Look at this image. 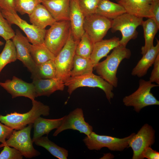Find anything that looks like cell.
I'll list each match as a JSON object with an SVG mask.
<instances>
[{"mask_svg": "<svg viewBox=\"0 0 159 159\" xmlns=\"http://www.w3.org/2000/svg\"><path fill=\"white\" fill-rule=\"evenodd\" d=\"M68 129L77 130L87 136H89L93 131L92 127L85 120L82 110L79 108H76L67 115L64 116L61 124L53 135L56 136L62 131Z\"/></svg>", "mask_w": 159, "mask_h": 159, "instance_id": "cell-13", "label": "cell"}, {"mask_svg": "<svg viewBox=\"0 0 159 159\" xmlns=\"http://www.w3.org/2000/svg\"><path fill=\"white\" fill-rule=\"evenodd\" d=\"M14 3L17 12L22 15H29L41 2L40 0H14Z\"/></svg>", "mask_w": 159, "mask_h": 159, "instance_id": "cell-31", "label": "cell"}, {"mask_svg": "<svg viewBox=\"0 0 159 159\" xmlns=\"http://www.w3.org/2000/svg\"><path fill=\"white\" fill-rule=\"evenodd\" d=\"M1 11L3 16L11 25H16L24 32L29 42L32 44L44 43L46 31L45 29H42L32 24H28L21 19L17 14H11L2 9Z\"/></svg>", "mask_w": 159, "mask_h": 159, "instance_id": "cell-14", "label": "cell"}, {"mask_svg": "<svg viewBox=\"0 0 159 159\" xmlns=\"http://www.w3.org/2000/svg\"><path fill=\"white\" fill-rule=\"evenodd\" d=\"M152 18L159 27V1L153 2L152 9Z\"/></svg>", "mask_w": 159, "mask_h": 159, "instance_id": "cell-40", "label": "cell"}, {"mask_svg": "<svg viewBox=\"0 0 159 159\" xmlns=\"http://www.w3.org/2000/svg\"><path fill=\"white\" fill-rule=\"evenodd\" d=\"M94 66L90 58H86L75 54L70 77L79 76L92 73Z\"/></svg>", "mask_w": 159, "mask_h": 159, "instance_id": "cell-27", "label": "cell"}, {"mask_svg": "<svg viewBox=\"0 0 159 159\" xmlns=\"http://www.w3.org/2000/svg\"><path fill=\"white\" fill-rule=\"evenodd\" d=\"M28 16L32 24L42 29L52 25L56 21L46 7L42 4H38Z\"/></svg>", "mask_w": 159, "mask_h": 159, "instance_id": "cell-23", "label": "cell"}, {"mask_svg": "<svg viewBox=\"0 0 159 159\" xmlns=\"http://www.w3.org/2000/svg\"><path fill=\"white\" fill-rule=\"evenodd\" d=\"M71 32L69 21H56L46 30L44 43L56 56L66 43Z\"/></svg>", "mask_w": 159, "mask_h": 159, "instance_id": "cell-7", "label": "cell"}, {"mask_svg": "<svg viewBox=\"0 0 159 159\" xmlns=\"http://www.w3.org/2000/svg\"><path fill=\"white\" fill-rule=\"evenodd\" d=\"M0 7V36L6 41L11 39L15 34V32L11 24L3 16Z\"/></svg>", "mask_w": 159, "mask_h": 159, "instance_id": "cell-33", "label": "cell"}, {"mask_svg": "<svg viewBox=\"0 0 159 159\" xmlns=\"http://www.w3.org/2000/svg\"><path fill=\"white\" fill-rule=\"evenodd\" d=\"M135 133L120 138L111 136L100 135L92 131L89 136L83 140L87 148L90 150H100L104 147L112 151H123L128 148L129 141Z\"/></svg>", "mask_w": 159, "mask_h": 159, "instance_id": "cell-8", "label": "cell"}, {"mask_svg": "<svg viewBox=\"0 0 159 159\" xmlns=\"http://www.w3.org/2000/svg\"><path fill=\"white\" fill-rule=\"evenodd\" d=\"M85 16L79 6L78 0H70L69 21L74 39L79 41L85 33L83 24Z\"/></svg>", "mask_w": 159, "mask_h": 159, "instance_id": "cell-17", "label": "cell"}, {"mask_svg": "<svg viewBox=\"0 0 159 159\" xmlns=\"http://www.w3.org/2000/svg\"><path fill=\"white\" fill-rule=\"evenodd\" d=\"M79 41L74 39L71 32L66 43L54 60L56 78L64 83L70 77L76 48Z\"/></svg>", "mask_w": 159, "mask_h": 159, "instance_id": "cell-5", "label": "cell"}, {"mask_svg": "<svg viewBox=\"0 0 159 159\" xmlns=\"http://www.w3.org/2000/svg\"><path fill=\"white\" fill-rule=\"evenodd\" d=\"M36 97H49L56 91H63L65 86L62 81L56 79H39L32 80Z\"/></svg>", "mask_w": 159, "mask_h": 159, "instance_id": "cell-19", "label": "cell"}, {"mask_svg": "<svg viewBox=\"0 0 159 159\" xmlns=\"http://www.w3.org/2000/svg\"><path fill=\"white\" fill-rule=\"evenodd\" d=\"M0 86L11 95L12 98L24 97L32 100L36 97L33 83L27 82L15 76H13L11 80L0 82Z\"/></svg>", "mask_w": 159, "mask_h": 159, "instance_id": "cell-15", "label": "cell"}, {"mask_svg": "<svg viewBox=\"0 0 159 159\" xmlns=\"http://www.w3.org/2000/svg\"><path fill=\"white\" fill-rule=\"evenodd\" d=\"M32 107L27 112L20 113L15 112L5 115H0V122L13 130H20L27 125L33 124L38 117L49 115V107L35 99L32 100Z\"/></svg>", "mask_w": 159, "mask_h": 159, "instance_id": "cell-2", "label": "cell"}, {"mask_svg": "<svg viewBox=\"0 0 159 159\" xmlns=\"http://www.w3.org/2000/svg\"><path fill=\"white\" fill-rule=\"evenodd\" d=\"M40 79H56V67L54 60L37 65Z\"/></svg>", "mask_w": 159, "mask_h": 159, "instance_id": "cell-32", "label": "cell"}, {"mask_svg": "<svg viewBox=\"0 0 159 159\" xmlns=\"http://www.w3.org/2000/svg\"><path fill=\"white\" fill-rule=\"evenodd\" d=\"M94 43L85 32L78 43L75 54L86 58H90Z\"/></svg>", "mask_w": 159, "mask_h": 159, "instance_id": "cell-30", "label": "cell"}, {"mask_svg": "<svg viewBox=\"0 0 159 159\" xmlns=\"http://www.w3.org/2000/svg\"><path fill=\"white\" fill-rule=\"evenodd\" d=\"M30 53L37 65L51 60H54L55 56L46 47L44 43L31 44Z\"/></svg>", "mask_w": 159, "mask_h": 159, "instance_id": "cell-28", "label": "cell"}, {"mask_svg": "<svg viewBox=\"0 0 159 159\" xmlns=\"http://www.w3.org/2000/svg\"><path fill=\"white\" fill-rule=\"evenodd\" d=\"M64 116L56 119H47L40 116L37 118L33 123L34 132L32 140L43 136L47 135L52 130L57 129L61 124Z\"/></svg>", "mask_w": 159, "mask_h": 159, "instance_id": "cell-22", "label": "cell"}, {"mask_svg": "<svg viewBox=\"0 0 159 159\" xmlns=\"http://www.w3.org/2000/svg\"><path fill=\"white\" fill-rule=\"evenodd\" d=\"M120 39L114 37L103 39L94 43L90 59L94 67L112 49L119 45Z\"/></svg>", "mask_w": 159, "mask_h": 159, "instance_id": "cell-21", "label": "cell"}, {"mask_svg": "<svg viewBox=\"0 0 159 159\" xmlns=\"http://www.w3.org/2000/svg\"><path fill=\"white\" fill-rule=\"evenodd\" d=\"M4 44V42L0 41V47L2 46Z\"/></svg>", "mask_w": 159, "mask_h": 159, "instance_id": "cell-41", "label": "cell"}, {"mask_svg": "<svg viewBox=\"0 0 159 159\" xmlns=\"http://www.w3.org/2000/svg\"><path fill=\"white\" fill-rule=\"evenodd\" d=\"M117 3L124 7L126 13L139 18H153L152 0H120Z\"/></svg>", "mask_w": 159, "mask_h": 159, "instance_id": "cell-16", "label": "cell"}, {"mask_svg": "<svg viewBox=\"0 0 159 159\" xmlns=\"http://www.w3.org/2000/svg\"><path fill=\"white\" fill-rule=\"evenodd\" d=\"M33 124L19 130H14L9 137L0 144V148L5 145L17 149L26 158H32L39 155L40 153L33 147L31 137V132Z\"/></svg>", "mask_w": 159, "mask_h": 159, "instance_id": "cell-6", "label": "cell"}, {"mask_svg": "<svg viewBox=\"0 0 159 159\" xmlns=\"http://www.w3.org/2000/svg\"><path fill=\"white\" fill-rule=\"evenodd\" d=\"M144 158L148 159H159V152L153 150L151 147L147 148L144 150L143 154Z\"/></svg>", "mask_w": 159, "mask_h": 159, "instance_id": "cell-39", "label": "cell"}, {"mask_svg": "<svg viewBox=\"0 0 159 159\" xmlns=\"http://www.w3.org/2000/svg\"><path fill=\"white\" fill-rule=\"evenodd\" d=\"M0 153V159H22L23 156L16 148L5 145Z\"/></svg>", "mask_w": 159, "mask_h": 159, "instance_id": "cell-35", "label": "cell"}, {"mask_svg": "<svg viewBox=\"0 0 159 159\" xmlns=\"http://www.w3.org/2000/svg\"><path fill=\"white\" fill-rule=\"evenodd\" d=\"M155 131L148 124L143 125L137 134L130 140L128 147L133 151L132 159H143V154L147 147H151L155 142Z\"/></svg>", "mask_w": 159, "mask_h": 159, "instance_id": "cell-12", "label": "cell"}, {"mask_svg": "<svg viewBox=\"0 0 159 159\" xmlns=\"http://www.w3.org/2000/svg\"><path fill=\"white\" fill-rule=\"evenodd\" d=\"M14 130L0 122V142L4 143L9 137Z\"/></svg>", "mask_w": 159, "mask_h": 159, "instance_id": "cell-37", "label": "cell"}, {"mask_svg": "<svg viewBox=\"0 0 159 159\" xmlns=\"http://www.w3.org/2000/svg\"><path fill=\"white\" fill-rule=\"evenodd\" d=\"M16 49L17 59L22 62L31 74L32 80L40 79L37 65L30 53V46L27 38L16 29L15 34L11 39Z\"/></svg>", "mask_w": 159, "mask_h": 159, "instance_id": "cell-10", "label": "cell"}, {"mask_svg": "<svg viewBox=\"0 0 159 159\" xmlns=\"http://www.w3.org/2000/svg\"><path fill=\"white\" fill-rule=\"evenodd\" d=\"M143 28L145 43L141 48V54L144 55L151 47L153 46V40L159 29L153 19L148 18L143 21L141 25Z\"/></svg>", "mask_w": 159, "mask_h": 159, "instance_id": "cell-25", "label": "cell"}, {"mask_svg": "<svg viewBox=\"0 0 159 159\" xmlns=\"http://www.w3.org/2000/svg\"><path fill=\"white\" fill-rule=\"evenodd\" d=\"M65 86L67 87V92L69 95L77 88L82 87H97L105 92L108 101L113 98L112 92L113 87L99 75L92 72L82 75L70 77L64 82Z\"/></svg>", "mask_w": 159, "mask_h": 159, "instance_id": "cell-3", "label": "cell"}, {"mask_svg": "<svg viewBox=\"0 0 159 159\" xmlns=\"http://www.w3.org/2000/svg\"><path fill=\"white\" fill-rule=\"evenodd\" d=\"M153 68L149 81L159 85V54L157 55L153 63Z\"/></svg>", "mask_w": 159, "mask_h": 159, "instance_id": "cell-36", "label": "cell"}, {"mask_svg": "<svg viewBox=\"0 0 159 159\" xmlns=\"http://www.w3.org/2000/svg\"><path fill=\"white\" fill-rule=\"evenodd\" d=\"M17 59L15 47L12 40L6 41L4 47L0 54V74L8 64L15 61Z\"/></svg>", "mask_w": 159, "mask_h": 159, "instance_id": "cell-29", "label": "cell"}, {"mask_svg": "<svg viewBox=\"0 0 159 159\" xmlns=\"http://www.w3.org/2000/svg\"><path fill=\"white\" fill-rule=\"evenodd\" d=\"M14 0H0V7L1 9L11 14H17L14 6Z\"/></svg>", "mask_w": 159, "mask_h": 159, "instance_id": "cell-38", "label": "cell"}, {"mask_svg": "<svg viewBox=\"0 0 159 159\" xmlns=\"http://www.w3.org/2000/svg\"><path fill=\"white\" fill-rule=\"evenodd\" d=\"M101 0H78L80 9L85 17L96 13Z\"/></svg>", "mask_w": 159, "mask_h": 159, "instance_id": "cell-34", "label": "cell"}, {"mask_svg": "<svg viewBox=\"0 0 159 159\" xmlns=\"http://www.w3.org/2000/svg\"><path fill=\"white\" fill-rule=\"evenodd\" d=\"M131 55L130 49L119 45L113 49L111 53L104 61L99 62L94 67L98 75L111 85L117 86L116 75L118 66L124 59H129Z\"/></svg>", "mask_w": 159, "mask_h": 159, "instance_id": "cell-1", "label": "cell"}, {"mask_svg": "<svg viewBox=\"0 0 159 159\" xmlns=\"http://www.w3.org/2000/svg\"><path fill=\"white\" fill-rule=\"evenodd\" d=\"M149 81L140 79L138 89L131 94L125 97L122 99L124 105L132 106L135 110L139 112L144 107L152 105H159V101L151 92L152 88L158 87Z\"/></svg>", "mask_w": 159, "mask_h": 159, "instance_id": "cell-4", "label": "cell"}, {"mask_svg": "<svg viewBox=\"0 0 159 159\" xmlns=\"http://www.w3.org/2000/svg\"><path fill=\"white\" fill-rule=\"evenodd\" d=\"M115 0V1H117V2H118L119 1H120V0Z\"/></svg>", "mask_w": 159, "mask_h": 159, "instance_id": "cell-43", "label": "cell"}, {"mask_svg": "<svg viewBox=\"0 0 159 159\" xmlns=\"http://www.w3.org/2000/svg\"><path fill=\"white\" fill-rule=\"evenodd\" d=\"M157 43L153 46L144 55L132 69L131 74L138 77L145 76L149 68L152 66L159 54V41L157 39Z\"/></svg>", "mask_w": 159, "mask_h": 159, "instance_id": "cell-20", "label": "cell"}, {"mask_svg": "<svg viewBox=\"0 0 159 159\" xmlns=\"http://www.w3.org/2000/svg\"><path fill=\"white\" fill-rule=\"evenodd\" d=\"M153 2L156 1H158L159 0H152Z\"/></svg>", "mask_w": 159, "mask_h": 159, "instance_id": "cell-42", "label": "cell"}, {"mask_svg": "<svg viewBox=\"0 0 159 159\" xmlns=\"http://www.w3.org/2000/svg\"><path fill=\"white\" fill-rule=\"evenodd\" d=\"M33 143L38 146L44 148L52 155L59 159H67L68 151L50 140L47 136L39 137L35 140Z\"/></svg>", "mask_w": 159, "mask_h": 159, "instance_id": "cell-26", "label": "cell"}, {"mask_svg": "<svg viewBox=\"0 0 159 159\" xmlns=\"http://www.w3.org/2000/svg\"><path fill=\"white\" fill-rule=\"evenodd\" d=\"M56 21H69L70 0H40Z\"/></svg>", "mask_w": 159, "mask_h": 159, "instance_id": "cell-18", "label": "cell"}, {"mask_svg": "<svg viewBox=\"0 0 159 159\" xmlns=\"http://www.w3.org/2000/svg\"><path fill=\"white\" fill-rule=\"evenodd\" d=\"M125 13L126 10L122 5L110 0H101L96 11V13L112 20Z\"/></svg>", "mask_w": 159, "mask_h": 159, "instance_id": "cell-24", "label": "cell"}, {"mask_svg": "<svg viewBox=\"0 0 159 159\" xmlns=\"http://www.w3.org/2000/svg\"><path fill=\"white\" fill-rule=\"evenodd\" d=\"M143 21V18L127 13L112 20V32L119 31L122 34V38L119 41L120 45L126 47L130 40L136 37L138 34L136 29L142 25Z\"/></svg>", "mask_w": 159, "mask_h": 159, "instance_id": "cell-9", "label": "cell"}, {"mask_svg": "<svg viewBox=\"0 0 159 159\" xmlns=\"http://www.w3.org/2000/svg\"><path fill=\"white\" fill-rule=\"evenodd\" d=\"M112 23V19L95 13L85 17L83 29L95 43L103 39L111 28Z\"/></svg>", "mask_w": 159, "mask_h": 159, "instance_id": "cell-11", "label": "cell"}]
</instances>
